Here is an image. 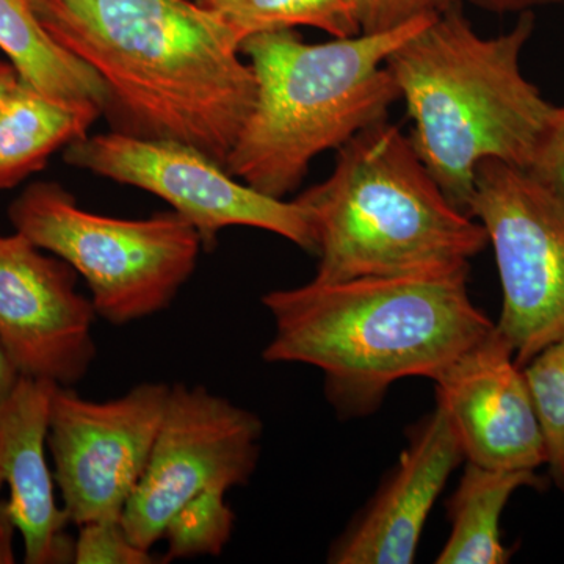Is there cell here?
<instances>
[{
    "instance_id": "ba28073f",
    "label": "cell",
    "mask_w": 564,
    "mask_h": 564,
    "mask_svg": "<svg viewBox=\"0 0 564 564\" xmlns=\"http://www.w3.org/2000/svg\"><path fill=\"white\" fill-rule=\"evenodd\" d=\"M65 161L159 196L191 223L204 250L217 245L223 229L247 226L276 234L315 254L313 218L302 203L254 191L191 144L111 131L69 144Z\"/></svg>"
},
{
    "instance_id": "484cf974",
    "label": "cell",
    "mask_w": 564,
    "mask_h": 564,
    "mask_svg": "<svg viewBox=\"0 0 564 564\" xmlns=\"http://www.w3.org/2000/svg\"><path fill=\"white\" fill-rule=\"evenodd\" d=\"M21 85V76L10 62H0V110Z\"/></svg>"
},
{
    "instance_id": "6da1fadb",
    "label": "cell",
    "mask_w": 564,
    "mask_h": 564,
    "mask_svg": "<svg viewBox=\"0 0 564 564\" xmlns=\"http://www.w3.org/2000/svg\"><path fill=\"white\" fill-rule=\"evenodd\" d=\"M52 39L98 74L115 131L191 144L225 166L256 77L196 0H31Z\"/></svg>"
},
{
    "instance_id": "7402d4cb",
    "label": "cell",
    "mask_w": 564,
    "mask_h": 564,
    "mask_svg": "<svg viewBox=\"0 0 564 564\" xmlns=\"http://www.w3.org/2000/svg\"><path fill=\"white\" fill-rule=\"evenodd\" d=\"M362 33L392 31L423 17L454 9L458 0H355Z\"/></svg>"
},
{
    "instance_id": "8fae6325",
    "label": "cell",
    "mask_w": 564,
    "mask_h": 564,
    "mask_svg": "<svg viewBox=\"0 0 564 564\" xmlns=\"http://www.w3.org/2000/svg\"><path fill=\"white\" fill-rule=\"evenodd\" d=\"M77 280L22 234L0 236V345L21 377L74 388L90 372L98 314Z\"/></svg>"
},
{
    "instance_id": "ac0fdd59",
    "label": "cell",
    "mask_w": 564,
    "mask_h": 564,
    "mask_svg": "<svg viewBox=\"0 0 564 564\" xmlns=\"http://www.w3.org/2000/svg\"><path fill=\"white\" fill-rule=\"evenodd\" d=\"M217 14L240 46L267 32L313 28L333 39L361 33L355 0H196Z\"/></svg>"
},
{
    "instance_id": "5bb4252c",
    "label": "cell",
    "mask_w": 564,
    "mask_h": 564,
    "mask_svg": "<svg viewBox=\"0 0 564 564\" xmlns=\"http://www.w3.org/2000/svg\"><path fill=\"white\" fill-rule=\"evenodd\" d=\"M50 381L21 377L0 403V492L24 543L25 564L74 562V538L66 534L68 514L55 497L50 467Z\"/></svg>"
},
{
    "instance_id": "cb8c5ba5",
    "label": "cell",
    "mask_w": 564,
    "mask_h": 564,
    "mask_svg": "<svg viewBox=\"0 0 564 564\" xmlns=\"http://www.w3.org/2000/svg\"><path fill=\"white\" fill-rule=\"evenodd\" d=\"M17 533V524L11 518L7 499L0 497V564L17 563V554H14Z\"/></svg>"
},
{
    "instance_id": "ffe728a7",
    "label": "cell",
    "mask_w": 564,
    "mask_h": 564,
    "mask_svg": "<svg viewBox=\"0 0 564 564\" xmlns=\"http://www.w3.org/2000/svg\"><path fill=\"white\" fill-rule=\"evenodd\" d=\"M226 494H202L174 514L163 533L166 552L162 562L221 555L236 525V513L226 502Z\"/></svg>"
},
{
    "instance_id": "5b68a950",
    "label": "cell",
    "mask_w": 564,
    "mask_h": 564,
    "mask_svg": "<svg viewBox=\"0 0 564 564\" xmlns=\"http://www.w3.org/2000/svg\"><path fill=\"white\" fill-rule=\"evenodd\" d=\"M296 202L313 218L315 281L469 272L488 245L481 223L445 196L388 120L339 148L328 180Z\"/></svg>"
},
{
    "instance_id": "d4e9b609",
    "label": "cell",
    "mask_w": 564,
    "mask_h": 564,
    "mask_svg": "<svg viewBox=\"0 0 564 564\" xmlns=\"http://www.w3.org/2000/svg\"><path fill=\"white\" fill-rule=\"evenodd\" d=\"M20 378L21 373L18 372L9 355H7V351L3 350L2 345H0V403L10 395V392L13 391Z\"/></svg>"
},
{
    "instance_id": "7c38bea8",
    "label": "cell",
    "mask_w": 564,
    "mask_h": 564,
    "mask_svg": "<svg viewBox=\"0 0 564 564\" xmlns=\"http://www.w3.org/2000/svg\"><path fill=\"white\" fill-rule=\"evenodd\" d=\"M433 383L436 403L462 444L464 462L502 470L545 466L543 434L524 370L496 325Z\"/></svg>"
},
{
    "instance_id": "e0dca14e",
    "label": "cell",
    "mask_w": 564,
    "mask_h": 564,
    "mask_svg": "<svg viewBox=\"0 0 564 564\" xmlns=\"http://www.w3.org/2000/svg\"><path fill=\"white\" fill-rule=\"evenodd\" d=\"M536 470L488 469L466 463L454 496L448 500L451 534L437 555L440 564H503L513 551L502 540V514L516 491L541 488Z\"/></svg>"
},
{
    "instance_id": "30bf717a",
    "label": "cell",
    "mask_w": 564,
    "mask_h": 564,
    "mask_svg": "<svg viewBox=\"0 0 564 564\" xmlns=\"http://www.w3.org/2000/svg\"><path fill=\"white\" fill-rule=\"evenodd\" d=\"M170 386L144 381L107 402L55 386L47 448L70 524L121 521L150 463Z\"/></svg>"
},
{
    "instance_id": "44dd1931",
    "label": "cell",
    "mask_w": 564,
    "mask_h": 564,
    "mask_svg": "<svg viewBox=\"0 0 564 564\" xmlns=\"http://www.w3.org/2000/svg\"><path fill=\"white\" fill-rule=\"evenodd\" d=\"M74 538L76 564H152L151 551L139 547L121 521L88 522Z\"/></svg>"
},
{
    "instance_id": "4316f807",
    "label": "cell",
    "mask_w": 564,
    "mask_h": 564,
    "mask_svg": "<svg viewBox=\"0 0 564 564\" xmlns=\"http://www.w3.org/2000/svg\"><path fill=\"white\" fill-rule=\"evenodd\" d=\"M475 2L480 3L486 9L507 11L527 9V7L545 2V0H475Z\"/></svg>"
},
{
    "instance_id": "2e32d148",
    "label": "cell",
    "mask_w": 564,
    "mask_h": 564,
    "mask_svg": "<svg viewBox=\"0 0 564 564\" xmlns=\"http://www.w3.org/2000/svg\"><path fill=\"white\" fill-rule=\"evenodd\" d=\"M0 51L21 80L63 104L107 110L109 96L98 74L61 46L36 17L31 0H0Z\"/></svg>"
},
{
    "instance_id": "603a6c76",
    "label": "cell",
    "mask_w": 564,
    "mask_h": 564,
    "mask_svg": "<svg viewBox=\"0 0 564 564\" xmlns=\"http://www.w3.org/2000/svg\"><path fill=\"white\" fill-rule=\"evenodd\" d=\"M527 172L564 203V106L556 107Z\"/></svg>"
},
{
    "instance_id": "4fadbf2b",
    "label": "cell",
    "mask_w": 564,
    "mask_h": 564,
    "mask_svg": "<svg viewBox=\"0 0 564 564\" xmlns=\"http://www.w3.org/2000/svg\"><path fill=\"white\" fill-rule=\"evenodd\" d=\"M464 462L447 414L433 413L408 434V444L372 502L337 540L328 555L336 564H411L437 497Z\"/></svg>"
},
{
    "instance_id": "52a82bcc",
    "label": "cell",
    "mask_w": 564,
    "mask_h": 564,
    "mask_svg": "<svg viewBox=\"0 0 564 564\" xmlns=\"http://www.w3.org/2000/svg\"><path fill=\"white\" fill-rule=\"evenodd\" d=\"M469 212L496 256L502 285L496 329L524 367L564 339V203L527 170L486 161Z\"/></svg>"
},
{
    "instance_id": "9c48e42d",
    "label": "cell",
    "mask_w": 564,
    "mask_h": 564,
    "mask_svg": "<svg viewBox=\"0 0 564 564\" xmlns=\"http://www.w3.org/2000/svg\"><path fill=\"white\" fill-rule=\"evenodd\" d=\"M258 414L204 386L174 383L147 470L121 524L151 551L184 505L210 491L247 485L261 456Z\"/></svg>"
},
{
    "instance_id": "3957f363",
    "label": "cell",
    "mask_w": 564,
    "mask_h": 564,
    "mask_svg": "<svg viewBox=\"0 0 564 564\" xmlns=\"http://www.w3.org/2000/svg\"><path fill=\"white\" fill-rule=\"evenodd\" d=\"M533 29V14L525 13L510 32L485 39L456 6L386 62L413 121L419 159L467 215L478 166L499 161L529 169L554 117L556 106L521 69Z\"/></svg>"
},
{
    "instance_id": "7a4b0ae2",
    "label": "cell",
    "mask_w": 564,
    "mask_h": 564,
    "mask_svg": "<svg viewBox=\"0 0 564 564\" xmlns=\"http://www.w3.org/2000/svg\"><path fill=\"white\" fill-rule=\"evenodd\" d=\"M467 274L313 280L265 293L273 336L263 361L321 370L336 413L366 417L393 384L433 381L492 332L496 323L470 299Z\"/></svg>"
},
{
    "instance_id": "8992f818",
    "label": "cell",
    "mask_w": 564,
    "mask_h": 564,
    "mask_svg": "<svg viewBox=\"0 0 564 564\" xmlns=\"http://www.w3.org/2000/svg\"><path fill=\"white\" fill-rule=\"evenodd\" d=\"M14 231L57 256L87 282L96 314L122 326L162 313L187 284L204 250L176 212L115 218L82 209L57 182H35L10 204Z\"/></svg>"
},
{
    "instance_id": "9a60e30c",
    "label": "cell",
    "mask_w": 564,
    "mask_h": 564,
    "mask_svg": "<svg viewBox=\"0 0 564 564\" xmlns=\"http://www.w3.org/2000/svg\"><path fill=\"white\" fill-rule=\"evenodd\" d=\"M101 115L91 104L58 102L21 80L0 110V191L43 170L52 154L87 137Z\"/></svg>"
},
{
    "instance_id": "277c9868",
    "label": "cell",
    "mask_w": 564,
    "mask_h": 564,
    "mask_svg": "<svg viewBox=\"0 0 564 564\" xmlns=\"http://www.w3.org/2000/svg\"><path fill=\"white\" fill-rule=\"evenodd\" d=\"M433 18L318 44L293 31L245 40L240 51L254 73L256 98L225 169L254 191L284 199L322 152L388 120L400 91L386 62Z\"/></svg>"
},
{
    "instance_id": "d6986e66",
    "label": "cell",
    "mask_w": 564,
    "mask_h": 564,
    "mask_svg": "<svg viewBox=\"0 0 564 564\" xmlns=\"http://www.w3.org/2000/svg\"><path fill=\"white\" fill-rule=\"evenodd\" d=\"M522 370L543 434L549 477L564 492V339L543 348Z\"/></svg>"
}]
</instances>
